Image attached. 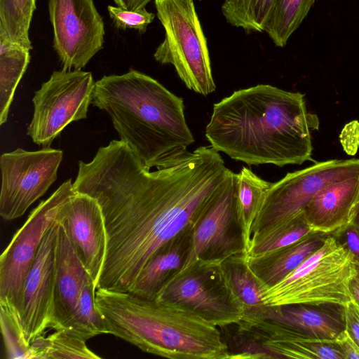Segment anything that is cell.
I'll list each match as a JSON object with an SVG mask.
<instances>
[{"label": "cell", "instance_id": "74e56055", "mask_svg": "<svg viewBox=\"0 0 359 359\" xmlns=\"http://www.w3.org/2000/svg\"><path fill=\"white\" fill-rule=\"evenodd\" d=\"M351 223L359 230V193L354 206Z\"/></svg>", "mask_w": 359, "mask_h": 359}, {"label": "cell", "instance_id": "ba28073f", "mask_svg": "<svg viewBox=\"0 0 359 359\" xmlns=\"http://www.w3.org/2000/svg\"><path fill=\"white\" fill-rule=\"evenodd\" d=\"M358 175L356 158L328 160L288 172L267 191L252 227L251 241L304 211L323 187Z\"/></svg>", "mask_w": 359, "mask_h": 359}, {"label": "cell", "instance_id": "d6a6232c", "mask_svg": "<svg viewBox=\"0 0 359 359\" xmlns=\"http://www.w3.org/2000/svg\"><path fill=\"white\" fill-rule=\"evenodd\" d=\"M359 260V230L351 222L330 233Z\"/></svg>", "mask_w": 359, "mask_h": 359}, {"label": "cell", "instance_id": "d6986e66", "mask_svg": "<svg viewBox=\"0 0 359 359\" xmlns=\"http://www.w3.org/2000/svg\"><path fill=\"white\" fill-rule=\"evenodd\" d=\"M359 193V175L320 189L304 210L314 232L330 234L351 222Z\"/></svg>", "mask_w": 359, "mask_h": 359}, {"label": "cell", "instance_id": "7c38bea8", "mask_svg": "<svg viewBox=\"0 0 359 359\" xmlns=\"http://www.w3.org/2000/svg\"><path fill=\"white\" fill-rule=\"evenodd\" d=\"M237 178V174L230 170L219 194L193 229L179 271L199 262L223 261L245 253L238 217Z\"/></svg>", "mask_w": 359, "mask_h": 359}, {"label": "cell", "instance_id": "ac0fdd59", "mask_svg": "<svg viewBox=\"0 0 359 359\" xmlns=\"http://www.w3.org/2000/svg\"><path fill=\"white\" fill-rule=\"evenodd\" d=\"M252 318L276 322L321 339L335 340L346 329L345 306L338 304L265 306Z\"/></svg>", "mask_w": 359, "mask_h": 359}, {"label": "cell", "instance_id": "7402d4cb", "mask_svg": "<svg viewBox=\"0 0 359 359\" xmlns=\"http://www.w3.org/2000/svg\"><path fill=\"white\" fill-rule=\"evenodd\" d=\"M222 268L232 292L244 307L243 318L258 315L265 306L262 298L267 287L250 269L246 255L240 253L225 259Z\"/></svg>", "mask_w": 359, "mask_h": 359}, {"label": "cell", "instance_id": "83f0119b", "mask_svg": "<svg viewBox=\"0 0 359 359\" xmlns=\"http://www.w3.org/2000/svg\"><path fill=\"white\" fill-rule=\"evenodd\" d=\"M95 283L88 277L81 291L73 320L65 329L86 341L101 334H108L104 320L95 304Z\"/></svg>", "mask_w": 359, "mask_h": 359}, {"label": "cell", "instance_id": "2e32d148", "mask_svg": "<svg viewBox=\"0 0 359 359\" xmlns=\"http://www.w3.org/2000/svg\"><path fill=\"white\" fill-rule=\"evenodd\" d=\"M57 217L66 226L97 288L107 247V231L100 204L93 197L75 191L62 205Z\"/></svg>", "mask_w": 359, "mask_h": 359}, {"label": "cell", "instance_id": "f35d334b", "mask_svg": "<svg viewBox=\"0 0 359 359\" xmlns=\"http://www.w3.org/2000/svg\"><path fill=\"white\" fill-rule=\"evenodd\" d=\"M355 266L356 269V276L359 278V260L355 259Z\"/></svg>", "mask_w": 359, "mask_h": 359}, {"label": "cell", "instance_id": "44dd1931", "mask_svg": "<svg viewBox=\"0 0 359 359\" xmlns=\"http://www.w3.org/2000/svg\"><path fill=\"white\" fill-rule=\"evenodd\" d=\"M191 233L173 240L157 251L140 271L129 292L154 299L165 283L182 267L189 247Z\"/></svg>", "mask_w": 359, "mask_h": 359}, {"label": "cell", "instance_id": "f1b7e54d", "mask_svg": "<svg viewBox=\"0 0 359 359\" xmlns=\"http://www.w3.org/2000/svg\"><path fill=\"white\" fill-rule=\"evenodd\" d=\"M313 232L302 211L289 221L253 239L245 255L249 257L262 256L292 245Z\"/></svg>", "mask_w": 359, "mask_h": 359}, {"label": "cell", "instance_id": "3957f363", "mask_svg": "<svg viewBox=\"0 0 359 359\" xmlns=\"http://www.w3.org/2000/svg\"><path fill=\"white\" fill-rule=\"evenodd\" d=\"M92 104L109 115L120 140L149 170L195 141L183 99L137 70L95 81Z\"/></svg>", "mask_w": 359, "mask_h": 359}, {"label": "cell", "instance_id": "f546056e", "mask_svg": "<svg viewBox=\"0 0 359 359\" xmlns=\"http://www.w3.org/2000/svg\"><path fill=\"white\" fill-rule=\"evenodd\" d=\"M276 0H225L222 12L231 25L248 33L262 32Z\"/></svg>", "mask_w": 359, "mask_h": 359}, {"label": "cell", "instance_id": "6da1fadb", "mask_svg": "<svg viewBox=\"0 0 359 359\" xmlns=\"http://www.w3.org/2000/svg\"><path fill=\"white\" fill-rule=\"evenodd\" d=\"M150 171L121 140L79 161L73 187L97 200L107 247L97 288L129 291L161 248L191 233L230 171L219 152L181 151Z\"/></svg>", "mask_w": 359, "mask_h": 359}, {"label": "cell", "instance_id": "4316f807", "mask_svg": "<svg viewBox=\"0 0 359 359\" xmlns=\"http://www.w3.org/2000/svg\"><path fill=\"white\" fill-rule=\"evenodd\" d=\"M86 341L65 330H55L48 337L34 339L30 344V359L100 358L88 348Z\"/></svg>", "mask_w": 359, "mask_h": 359}, {"label": "cell", "instance_id": "603a6c76", "mask_svg": "<svg viewBox=\"0 0 359 359\" xmlns=\"http://www.w3.org/2000/svg\"><path fill=\"white\" fill-rule=\"evenodd\" d=\"M237 210L245 253L251 244L252 227L271 182L243 167L237 174Z\"/></svg>", "mask_w": 359, "mask_h": 359}, {"label": "cell", "instance_id": "7a4b0ae2", "mask_svg": "<svg viewBox=\"0 0 359 359\" xmlns=\"http://www.w3.org/2000/svg\"><path fill=\"white\" fill-rule=\"evenodd\" d=\"M318 128L304 94L258 84L215 103L205 135L214 149L236 161L283 167L311 159V132Z\"/></svg>", "mask_w": 359, "mask_h": 359}, {"label": "cell", "instance_id": "8d00e7d4", "mask_svg": "<svg viewBox=\"0 0 359 359\" xmlns=\"http://www.w3.org/2000/svg\"><path fill=\"white\" fill-rule=\"evenodd\" d=\"M349 290L353 299L359 305V278L356 275L350 280Z\"/></svg>", "mask_w": 359, "mask_h": 359}, {"label": "cell", "instance_id": "30bf717a", "mask_svg": "<svg viewBox=\"0 0 359 359\" xmlns=\"http://www.w3.org/2000/svg\"><path fill=\"white\" fill-rule=\"evenodd\" d=\"M71 179L42 201L17 231L0 257V306L19 320L24 284L40 244L62 205L74 193Z\"/></svg>", "mask_w": 359, "mask_h": 359}, {"label": "cell", "instance_id": "cb8c5ba5", "mask_svg": "<svg viewBox=\"0 0 359 359\" xmlns=\"http://www.w3.org/2000/svg\"><path fill=\"white\" fill-rule=\"evenodd\" d=\"M30 60L29 50L0 38V125L7 121L17 86Z\"/></svg>", "mask_w": 359, "mask_h": 359}, {"label": "cell", "instance_id": "836d02e7", "mask_svg": "<svg viewBox=\"0 0 359 359\" xmlns=\"http://www.w3.org/2000/svg\"><path fill=\"white\" fill-rule=\"evenodd\" d=\"M346 330L359 345V305L352 299L345 306Z\"/></svg>", "mask_w": 359, "mask_h": 359}, {"label": "cell", "instance_id": "1f68e13d", "mask_svg": "<svg viewBox=\"0 0 359 359\" xmlns=\"http://www.w3.org/2000/svg\"><path fill=\"white\" fill-rule=\"evenodd\" d=\"M107 9L110 18L118 29H134L141 34L146 32L155 18L154 13L148 12L145 7L129 11L120 6H109Z\"/></svg>", "mask_w": 359, "mask_h": 359}, {"label": "cell", "instance_id": "484cf974", "mask_svg": "<svg viewBox=\"0 0 359 359\" xmlns=\"http://www.w3.org/2000/svg\"><path fill=\"white\" fill-rule=\"evenodd\" d=\"M36 10V0H0V38L29 50L30 23Z\"/></svg>", "mask_w": 359, "mask_h": 359}, {"label": "cell", "instance_id": "5bb4252c", "mask_svg": "<svg viewBox=\"0 0 359 359\" xmlns=\"http://www.w3.org/2000/svg\"><path fill=\"white\" fill-rule=\"evenodd\" d=\"M57 217L47 229L22 292L18 318L28 344L53 328L55 292Z\"/></svg>", "mask_w": 359, "mask_h": 359}, {"label": "cell", "instance_id": "5b68a950", "mask_svg": "<svg viewBox=\"0 0 359 359\" xmlns=\"http://www.w3.org/2000/svg\"><path fill=\"white\" fill-rule=\"evenodd\" d=\"M355 275L352 254L328 234L317 251L265 290L262 301L266 306L327 303L346 306L353 299L349 283Z\"/></svg>", "mask_w": 359, "mask_h": 359}, {"label": "cell", "instance_id": "ffe728a7", "mask_svg": "<svg viewBox=\"0 0 359 359\" xmlns=\"http://www.w3.org/2000/svg\"><path fill=\"white\" fill-rule=\"evenodd\" d=\"M328 234L313 232L294 243L266 255L249 257L252 272L267 287L273 286L296 269L324 243Z\"/></svg>", "mask_w": 359, "mask_h": 359}, {"label": "cell", "instance_id": "4dcf8cb0", "mask_svg": "<svg viewBox=\"0 0 359 359\" xmlns=\"http://www.w3.org/2000/svg\"><path fill=\"white\" fill-rule=\"evenodd\" d=\"M0 311L1 332L7 358L30 359V345L25 340L18 318L3 307H0Z\"/></svg>", "mask_w": 359, "mask_h": 359}, {"label": "cell", "instance_id": "4fadbf2b", "mask_svg": "<svg viewBox=\"0 0 359 359\" xmlns=\"http://www.w3.org/2000/svg\"><path fill=\"white\" fill-rule=\"evenodd\" d=\"M53 48L63 69L79 70L103 48L104 25L93 0H49Z\"/></svg>", "mask_w": 359, "mask_h": 359}, {"label": "cell", "instance_id": "8992f818", "mask_svg": "<svg viewBox=\"0 0 359 359\" xmlns=\"http://www.w3.org/2000/svg\"><path fill=\"white\" fill-rule=\"evenodd\" d=\"M165 37L154 54L162 65H172L190 90L203 95L213 93L210 53L193 0H154Z\"/></svg>", "mask_w": 359, "mask_h": 359}, {"label": "cell", "instance_id": "8fae6325", "mask_svg": "<svg viewBox=\"0 0 359 359\" xmlns=\"http://www.w3.org/2000/svg\"><path fill=\"white\" fill-rule=\"evenodd\" d=\"M63 152L43 147L29 151L18 148L1 154L0 215L12 220L23 215L57 179Z\"/></svg>", "mask_w": 359, "mask_h": 359}, {"label": "cell", "instance_id": "277c9868", "mask_svg": "<svg viewBox=\"0 0 359 359\" xmlns=\"http://www.w3.org/2000/svg\"><path fill=\"white\" fill-rule=\"evenodd\" d=\"M95 304L107 333L171 359H229L219 327L180 305L129 291L97 288Z\"/></svg>", "mask_w": 359, "mask_h": 359}, {"label": "cell", "instance_id": "9c48e42d", "mask_svg": "<svg viewBox=\"0 0 359 359\" xmlns=\"http://www.w3.org/2000/svg\"><path fill=\"white\" fill-rule=\"evenodd\" d=\"M95 86L91 72H53L32 98L34 113L27 135L37 145L50 147L67 125L86 118Z\"/></svg>", "mask_w": 359, "mask_h": 359}, {"label": "cell", "instance_id": "e0dca14e", "mask_svg": "<svg viewBox=\"0 0 359 359\" xmlns=\"http://www.w3.org/2000/svg\"><path fill=\"white\" fill-rule=\"evenodd\" d=\"M55 292L53 328L67 329L74 316L81 291L88 277L77 249L57 215Z\"/></svg>", "mask_w": 359, "mask_h": 359}, {"label": "cell", "instance_id": "d4e9b609", "mask_svg": "<svg viewBox=\"0 0 359 359\" xmlns=\"http://www.w3.org/2000/svg\"><path fill=\"white\" fill-rule=\"evenodd\" d=\"M316 0H276L264 30L277 47H284Z\"/></svg>", "mask_w": 359, "mask_h": 359}, {"label": "cell", "instance_id": "ab89813d", "mask_svg": "<svg viewBox=\"0 0 359 359\" xmlns=\"http://www.w3.org/2000/svg\"><path fill=\"white\" fill-rule=\"evenodd\" d=\"M199 1H203V0H199ZM225 1V0H224Z\"/></svg>", "mask_w": 359, "mask_h": 359}, {"label": "cell", "instance_id": "e575fe53", "mask_svg": "<svg viewBox=\"0 0 359 359\" xmlns=\"http://www.w3.org/2000/svg\"><path fill=\"white\" fill-rule=\"evenodd\" d=\"M345 359H359V345L345 329L335 339Z\"/></svg>", "mask_w": 359, "mask_h": 359}, {"label": "cell", "instance_id": "9a60e30c", "mask_svg": "<svg viewBox=\"0 0 359 359\" xmlns=\"http://www.w3.org/2000/svg\"><path fill=\"white\" fill-rule=\"evenodd\" d=\"M235 326L264 358L345 359L335 340L318 339L266 319L242 318Z\"/></svg>", "mask_w": 359, "mask_h": 359}, {"label": "cell", "instance_id": "52a82bcc", "mask_svg": "<svg viewBox=\"0 0 359 359\" xmlns=\"http://www.w3.org/2000/svg\"><path fill=\"white\" fill-rule=\"evenodd\" d=\"M222 262H199L177 272L155 299L183 306L219 327L238 323L244 307L229 285Z\"/></svg>", "mask_w": 359, "mask_h": 359}, {"label": "cell", "instance_id": "d590c367", "mask_svg": "<svg viewBox=\"0 0 359 359\" xmlns=\"http://www.w3.org/2000/svg\"><path fill=\"white\" fill-rule=\"evenodd\" d=\"M150 1L151 0H113L117 6L129 11H135L145 7Z\"/></svg>", "mask_w": 359, "mask_h": 359}]
</instances>
